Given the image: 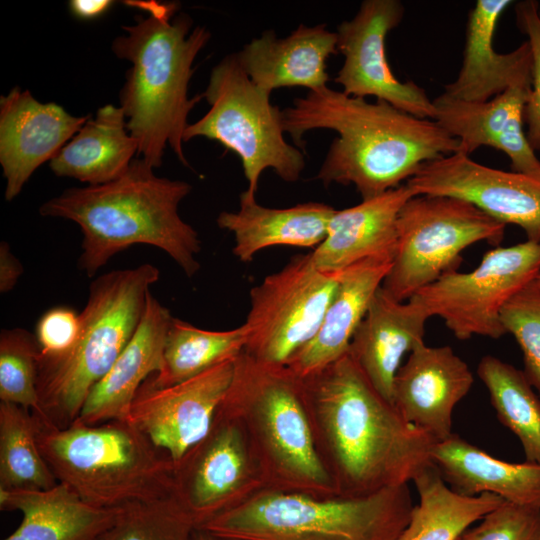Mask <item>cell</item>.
I'll return each instance as SVG.
<instances>
[{
  "instance_id": "f35d334b",
  "label": "cell",
  "mask_w": 540,
  "mask_h": 540,
  "mask_svg": "<svg viewBox=\"0 0 540 540\" xmlns=\"http://www.w3.org/2000/svg\"><path fill=\"white\" fill-rule=\"evenodd\" d=\"M23 273L21 262L12 253L5 241L0 244V292L7 293L17 284Z\"/></svg>"
},
{
  "instance_id": "f1b7e54d",
  "label": "cell",
  "mask_w": 540,
  "mask_h": 540,
  "mask_svg": "<svg viewBox=\"0 0 540 540\" xmlns=\"http://www.w3.org/2000/svg\"><path fill=\"white\" fill-rule=\"evenodd\" d=\"M412 481L419 503L397 540H456L472 523L505 501L491 493L463 496L454 492L432 462Z\"/></svg>"
},
{
  "instance_id": "f546056e",
  "label": "cell",
  "mask_w": 540,
  "mask_h": 540,
  "mask_svg": "<svg viewBox=\"0 0 540 540\" xmlns=\"http://www.w3.org/2000/svg\"><path fill=\"white\" fill-rule=\"evenodd\" d=\"M247 339L245 324L231 330L212 331L173 317L161 367L149 379L157 387H168L194 378L235 359L245 349Z\"/></svg>"
},
{
  "instance_id": "52a82bcc",
  "label": "cell",
  "mask_w": 540,
  "mask_h": 540,
  "mask_svg": "<svg viewBox=\"0 0 540 540\" xmlns=\"http://www.w3.org/2000/svg\"><path fill=\"white\" fill-rule=\"evenodd\" d=\"M159 276L157 267L145 263L93 280L73 348L57 360L38 361L41 418L36 421L62 429L79 417L92 388L134 335Z\"/></svg>"
},
{
  "instance_id": "4dcf8cb0",
  "label": "cell",
  "mask_w": 540,
  "mask_h": 540,
  "mask_svg": "<svg viewBox=\"0 0 540 540\" xmlns=\"http://www.w3.org/2000/svg\"><path fill=\"white\" fill-rule=\"evenodd\" d=\"M477 375L499 421L519 438L526 461L540 464V397L523 371L486 355L478 363Z\"/></svg>"
},
{
  "instance_id": "2e32d148",
  "label": "cell",
  "mask_w": 540,
  "mask_h": 540,
  "mask_svg": "<svg viewBox=\"0 0 540 540\" xmlns=\"http://www.w3.org/2000/svg\"><path fill=\"white\" fill-rule=\"evenodd\" d=\"M406 184L416 195L464 200L540 242V182L526 175L484 166L458 151L424 163Z\"/></svg>"
},
{
  "instance_id": "603a6c76",
  "label": "cell",
  "mask_w": 540,
  "mask_h": 540,
  "mask_svg": "<svg viewBox=\"0 0 540 540\" xmlns=\"http://www.w3.org/2000/svg\"><path fill=\"white\" fill-rule=\"evenodd\" d=\"M393 255L361 260L340 271L334 296L314 338L286 364L298 377L314 374L348 352L352 337L388 274Z\"/></svg>"
},
{
  "instance_id": "7bdbcfd3",
  "label": "cell",
  "mask_w": 540,
  "mask_h": 540,
  "mask_svg": "<svg viewBox=\"0 0 540 540\" xmlns=\"http://www.w3.org/2000/svg\"><path fill=\"white\" fill-rule=\"evenodd\" d=\"M539 14H540V4H539Z\"/></svg>"
},
{
  "instance_id": "8fae6325",
  "label": "cell",
  "mask_w": 540,
  "mask_h": 540,
  "mask_svg": "<svg viewBox=\"0 0 540 540\" xmlns=\"http://www.w3.org/2000/svg\"><path fill=\"white\" fill-rule=\"evenodd\" d=\"M539 273L540 242L499 245L485 252L470 272L450 270L412 298L430 317H440L459 340L498 339L506 334L500 320L503 307Z\"/></svg>"
},
{
  "instance_id": "7402d4cb",
  "label": "cell",
  "mask_w": 540,
  "mask_h": 540,
  "mask_svg": "<svg viewBox=\"0 0 540 540\" xmlns=\"http://www.w3.org/2000/svg\"><path fill=\"white\" fill-rule=\"evenodd\" d=\"M336 52V32L324 24H301L285 38L268 30L236 54L252 82L271 94L282 87H305L309 92L328 87L326 62Z\"/></svg>"
},
{
  "instance_id": "ba28073f",
  "label": "cell",
  "mask_w": 540,
  "mask_h": 540,
  "mask_svg": "<svg viewBox=\"0 0 540 540\" xmlns=\"http://www.w3.org/2000/svg\"><path fill=\"white\" fill-rule=\"evenodd\" d=\"M413 507L408 484L362 497L263 489L198 530L218 540H397Z\"/></svg>"
},
{
  "instance_id": "836d02e7",
  "label": "cell",
  "mask_w": 540,
  "mask_h": 540,
  "mask_svg": "<svg viewBox=\"0 0 540 540\" xmlns=\"http://www.w3.org/2000/svg\"><path fill=\"white\" fill-rule=\"evenodd\" d=\"M196 530L170 496L121 507L115 523L96 540H192Z\"/></svg>"
},
{
  "instance_id": "ac0fdd59",
  "label": "cell",
  "mask_w": 540,
  "mask_h": 540,
  "mask_svg": "<svg viewBox=\"0 0 540 540\" xmlns=\"http://www.w3.org/2000/svg\"><path fill=\"white\" fill-rule=\"evenodd\" d=\"M473 382L467 363L450 346L421 342L395 375L392 403L408 423L443 441L453 434L454 408Z\"/></svg>"
},
{
  "instance_id": "60d3db41",
  "label": "cell",
  "mask_w": 540,
  "mask_h": 540,
  "mask_svg": "<svg viewBox=\"0 0 540 540\" xmlns=\"http://www.w3.org/2000/svg\"><path fill=\"white\" fill-rule=\"evenodd\" d=\"M192 540H217V539L207 534L206 532L197 529L193 535Z\"/></svg>"
},
{
  "instance_id": "484cf974",
  "label": "cell",
  "mask_w": 540,
  "mask_h": 540,
  "mask_svg": "<svg viewBox=\"0 0 540 540\" xmlns=\"http://www.w3.org/2000/svg\"><path fill=\"white\" fill-rule=\"evenodd\" d=\"M336 209L307 202L288 208L259 205L255 197L240 195L238 211H222L217 217L221 229L234 236V255L250 262L260 250L273 246L314 247L325 239Z\"/></svg>"
},
{
  "instance_id": "83f0119b",
  "label": "cell",
  "mask_w": 540,
  "mask_h": 540,
  "mask_svg": "<svg viewBox=\"0 0 540 540\" xmlns=\"http://www.w3.org/2000/svg\"><path fill=\"white\" fill-rule=\"evenodd\" d=\"M138 154V143L126 127L123 110L112 104L100 107L49 162L59 177L101 185L123 175Z\"/></svg>"
},
{
  "instance_id": "8d00e7d4",
  "label": "cell",
  "mask_w": 540,
  "mask_h": 540,
  "mask_svg": "<svg viewBox=\"0 0 540 540\" xmlns=\"http://www.w3.org/2000/svg\"><path fill=\"white\" fill-rule=\"evenodd\" d=\"M519 29L528 37L532 52L531 88L523 109V121L527 124L526 136L532 149L540 150V14L539 3L533 0L515 5Z\"/></svg>"
},
{
  "instance_id": "d4e9b609",
  "label": "cell",
  "mask_w": 540,
  "mask_h": 540,
  "mask_svg": "<svg viewBox=\"0 0 540 540\" xmlns=\"http://www.w3.org/2000/svg\"><path fill=\"white\" fill-rule=\"evenodd\" d=\"M431 462L460 495L491 493L507 502L540 508V464L497 459L456 434L434 444Z\"/></svg>"
},
{
  "instance_id": "e0dca14e",
  "label": "cell",
  "mask_w": 540,
  "mask_h": 540,
  "mask_svg": "<svg viewBox=\"0 0 540 540\" xmlns=\"http://www.w3.org/2000/svg\"><path fill=\"white\" fill-rule=\"evenodd\" d=\"M90 118L62 106L42 103L29 90L14 87L0 98V164L5 199L12 201L34 171L51 161Z\"/></svg>"
},
{
  "instance_id": "4fadbf2b",
  "label": "cell",
  "mask_w": 540,
  "mask_h": 540,
  "mask_svg": "<svg viewBox=\"0 0 540 540\" xmlns=\"http://www.w3.org/2000/svg\"><path fill=\"white\" fill-rule=\"evenodd\" d=\"M263 489L242 424L219 409L207 436L173 465L171 498L197 529Z\"/></svg>"
},
{
  "instance_id": "d6a6232c",
  "label": "cell",
  "mask_w": 540,
  "mask_h": 540,
  "mask_svg": "<svg viewBox=\"0 0 540 540\" xmlns=\"http://www.w3.org/2000/svg\"><path fill=\"white\" fill-rule=\"evenodd\" d=\"M40 349L35 334L23 328L0 334V400L21 406L41 418L37 391Z\"/></svg>"
},
{
  "instance_id": "7a4b0ae2",
  "label": "cell",
  "mask_w": 540,
  "mask_h": 540,
  "mask_svg": "<svg viewBox=\"0 0 540 540\" xmlns=\"http://www.w3.org/2000/svg\"><path fill=\"white\" fill-rule=\"evenodd\" d=\"M282 114L285 133L301 148L309 131L338 134L316 177L324 186L353 184L362 200L399 187L424 163L460 149L459 141L435 120L329 87L294 99Z\"/></svg>"
},
{
  "instance_id": "7c38bea8",
  "label": "cell",
  "mask_w": 540,
  "mask_h": 540,
  "mask_svg": "<svg viewBox=\"0 0 540 540\" xmlns=\"http://www.w3.org/2000/svg\"><path fill=\"white\" fill-rule=\"evenodd\" d=\"M339 273L320 270L309 253L266 276L250 290L244 350L261 362L286 365L318 332Z\"/></svg>"
},
{
  "instance_id": "30bf717a",
  "label": "cell",
  "mask_w": 540,
  "mask_h": 540,
  "mask_svg": "<svg viewBox=\"0 0 540 540\" xmlns=\"http://www.w3.org/2000/svg\"><path fill=\"white\" fill-rule=\"evenodd\" d=\"M505 228L464 200L415 195L398 214L393 263L381 287L395 300L407 301L444 273L458 269L461 253L469 246L480 241L499 246Z\"/></svg>"
},
{
  "instance_id": "cb8c5ba5",
  "label": "cell",
  "mask_w": 540,
  "mask_h": 540,
  "mask_svg": "<svg viewBox=\"0 0 540 540\" xmlns=\"http://www.w3.org/2000/svg\"><path fill=\"white\" fill-rule=\"evenodd\" d=\"M416 194L406 184L332 215L325 239L313 250L315 265L339 272L370 257L393 255L402 206Z\"/></svg>"
},
{
  "instance_id": "d590c367",
  "label": "cell",
  "mask_w": 540,
  "mask_h": 540,
  "mask_svg": "<svg viewBox=\"0 0 540 540\" xmlns=\"http://www.w3.org/2000/svg\"><path fill=\"white\" fill-rule=\"evenodd\" d=\"M456 540H540V508L503 501Z\"/></svg>"
},
{
  "instance_id": "74e56055",
  "label": "cell",
  "mask_w": 540,
  "mask_h": 540,
  "mask_svg": "<svg viewBox=\"0 0 540 540\" xmlns=\"http://www.w3.org/2000/svg\"><path fill=\"white\" fill-rule=\"evenodd\" d=\"M80 332V316L72 308L54 307L38 320L35 337L39 345L38 361H53L73 348Z\"/></svg>"
},
{
  "instance_id": "9a60e30c",
  "label": "cell",
  "mask_w": 540,
  "mask_h": 540,
  "mask_svg": "<svg viewBox=\"0 0 540 540\" xmlns=\"http://www.w3.org/2000/svg\"><path fill=\"white\" fill-rule=\"evenodd\" d=\"M235 359L168 387H157L148 377L132 402L129 421L167 453L173 465L178 463L210 432L231 384Z\"/></svg>"
},
{
  "instance_id": "6da1fadb",
  "label": "cell",
  "mask_w": 540,
  "mask_h": 540,
  "mask_svg": "<svg viewBox=\"0 0 540 540\" xmlns=\"http://www.w3.org/2000/svg\"><path fill=\"white\" fill-rule=\"evenodd\" d=\"M300 380L319 452L339 496H368L408 484L431 463L436 441L376 391L348 352Z\"/></svg>"
},
{
  "instance_id": "5b68a950",
  "label": "cell",
  "mask_w": 540,
  "mask_h": 540,
  "mask_svg": "<svg viewBox=\"0 0 540 540\" xmlns=\"http://www.w3.org/2000/svg\"><path fill=\"white\" fill-rule=\"evenodd\" d=\"M219 410L242 424L266 489L339 496L318 449L301 380L286 365L261 362L243 350Z\"/></svg>"
},
{
  "instance_id": "b9f144b4",
  "label": "cell",
  "mask_w": 540,
  "mask_h": 540,
  "mask_svg": "<svg viewBox=\"0 0 540 540\" xmlns=\"http://www.w3.org/2000/svg\"><path fill=\"white\" fill-rule=\"evenodd\" d=\"M533 284L536 286V288L540 291V273L536 276V278L533 281Z\"/></svg>"
},
{
  "instance_id": "ee69618b",
  "label": "cell",
  "mask_w": 540,
  "mask_h": 540,
  "mask_svg": "<svg viewBox=\"0 0 540 540\" xmlns=\"http://www.w3.org/2000/svg\"><path fill=\"white\" fill-rule=\"evenodd\" d=\"M218 540V539H217Z\"/></svg>"
},
{
  "instance_id": "3957f363",
  "label": "cell",
  "mask_w": 540,
  "mask_h": 540,
  "mask_svg": "<svg viewBox=\"0 0 540 540\" xmlns=\"http://www.w3.org/2000/svg\"><path fill=\"white\" fill-rule=\"evenodd\" d=\"M191 190L183 180L157 176L140 157L117 179L66 189L43 203L39 212L79 225L83 238L78 264L89 277L114 255L137 244L161 249L193 277L200 269L196 256L201 241L178 213Z\"/></svg>"
},
{
  "instance_id": "5bb4252c",
  "label": "cell",
  "mask_w": 540,
  "mask_h": 540,
  "mask_svg": "<svg viewBox=\"0 0 540 540\" xmlns=\"http://www.w3.org/2000/svg\"><path fill=\"white\" fill-rule=\"evenodd\" d=\"M404 11L398 0H365L351 20L338 26L337 49L344 62L334 81L347 95L374 96L415 117L434 120L433 100L416 83L399 81L386 56V37Z\"/></svg>"
},
{
  "instance_id": "ab89813d",
  "label": "cell",
  "mask_w": 540,
  "mask_h": 540,
  "mask_svg": "<svg viewBox=\"0 0 540 540\" xmlns=\"http://www.w3.org/2000/svg\"><path fill=\"white\" fill-rule=\"evenodd\" d=\"M113 3L109 0H71L69 9L75 17L91 20L106 13Z\"/></svg>"
},
{
  "instance_id": "1f68e13d",
  "label": "cell",
  "mask_w": 540,
  "mask_h": 540,
  "mask_svg": "<svg viewBox=\"0 0 540 540\" xmlns=\"http://www.w3.org/2000/svg\"><path fill=\"white\" fill-rule=\"evenodd\" d=\"M37 431L29 410L0 403L1 490L40 491L59 483L40 451Z\"/></svg>"
},
{
  "instance_id": "ffe728a7",
  "label": "cell",
  "mask_w": 540,
  "mask_h": 540,
  "mask_svg": "<svg viewBox=\"0 0 540 540\" xmlns=\"http://www.w3.org/2000/svg\"><path fill=\"white\" fill-rule=\"evenodd\" d=\"M429 318L413 298L397 301L380 287L352 337L348 353L376 391L391 404L401 360L424 342Z\"/></svg>"
},
{
  "instance_id": "277c9868",
  "label": "cell",
  "mask_w": 540,
  "mask_h": 540,
  "mask_svg": "<svg viewBox=\"0 0 540 540\" xmlns=\"http://www.w3.org/2000/svg\"><path fill=\"white\" fill-rule=\"evenodd\" d=\"M148 11L124 26L125 35L112 43L114 54L131 63L120 91L126 127L138 143V154L154 169L162 165L169 146L183 165V135L188 116L202 94L188 97L193 63L211 34L193 20L175 14L173 3L131 2Z\"/></svg>"
},
{
  "instance_id": "8992f818",
  "label": "cell",
  "mask_w": 540,
  "mask_h": 540,
  "mask_svg": "<svg viewBox=\"0 0 540 540\" xmlns=\"http://www.w3.org/2000/svg\"><path fill=\"white\" fill-rule=\"evenodd\" d=\"M36 423L40 451L57 481L84 502L119 508L171 496L172 460L130 421L75 420L62 429Z\"/></svg>"
},
{
  "instance_id": "d6986e66",
  "label": "cell",
  "mask_w": 540,
  "mask_h": 540,
  "mask_svg": "<svg viewBox=\"0 0 540 540\" xmlns=\"http://www.w3.org/2000/svg\"><path fill=\"white\" fill-rule=\"evenodd\" d=\"M509 0H477L469 12L463 59L457 78L442 95L465 102H485L514 87L531 88L532 52L528 41L498 53L493 39Z\"/></svg>"
},
{
  "instance_id": "e575fe53",
  "label": "cell",
  "mask_w": 540,
  "mask_h": 540,
  "mask_svg": "<svg viewBox=\"0 0 540 540\" xmlns=\"http://www.w3.org/2000/svg\"><path fill=\"white\" fill-rule=\"evenodd\" d=\"M500 320L523 353L522 370L540 397V291L532 283L514 295L503 307Z\"/></svg>"
},
{
  "instance_id": "4316f807",
  "label": "cell",
  "mask_w": 540,
  "mask_h": 540,
  "mask_svg": "<svg viewBox=\"0 0 540 540\" xmlns=\"http://www.w3.org/2000/svg\"><path fill=\"white\" fill-rule=\"evenodd\" d=\"M0 509L23 519L4 540H96L117 520L121 507L98 508L62 483L48 490L0 489Z\"/></svg>"
},
{
  "instance_id": "44dd1931",
  "label": "cell",
  "mask_w": 540,
  "mask_h": 540,
  "mask_svg": "<svg viewBox=\"0 0 540 540\" xmlns=\"http://www.w3.org/2000/svg\"><path fill=\"white\" fill-rule=\"evenodd\" d=\"M172 320L169 309L149 292L134 335L110 370L92 388L76 420L87 425L129 421L130 408L139 388L161 367Z\"/></svg>"
},
{
  "instance_id": "9c48e42d",
  "label": "cell",
  "mask_w": 540,
  "mask_h": 540,
  "mask_svg": "<svg viewBox=\"0 0 540 540\" xmlns=\"http://www.w3.org/2000/svg\"><path fill=\"white\" fill-rule=\"evenodd\" d=\"M202 95L210 108L188 125L183 141L204 137L236 153L248 183L244 195L255 197L268 168L286 182L300 178L304 154L285 140L282 110L270 102V93L252 82L236 53L213 67Z\"/></svg>"
}]
</instances>
